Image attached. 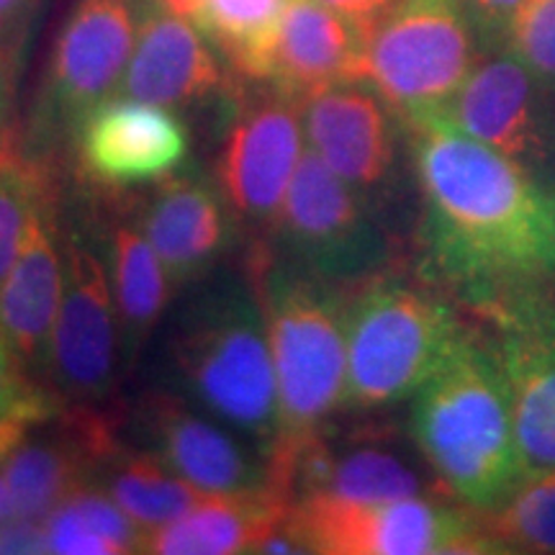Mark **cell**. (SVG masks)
<instances>
[{
  "label": "cell",
  "instance_id": "obj_3",
  "mask_svg": "<svg viewBox=\"0 0 555 555\" xmlns=\"http://www.w3.org/2000/svg\"><path fill=\"white\" fill-rule=\"evenodd\" d=\"M412 435L437 478L478 509L502 506L527 478L504 365L466 337L414 393Z\"/></svg>",
  "mask_w": 555,
  "mask_h": 555
},
{
  "label": "cell",
  "instance_id": "obj_35",
  "mask_svg": "<svg viewBox=\"0 0 555 555\" xmlns=\"http://www.w3.org/2000/svg\"><path fill=\"white\" fill-rule=\"evenodd\" d=\"M11 517H16V515H13V502L9 494V486H5L3 470H0V522H5V519H11Z\"/></svg>",
  "mask_w": 555,
  "mask_h": 555
},
{
  "label": "cell",
  "instance_id": "obj_27",
  "mask_svg": "<svg viewBox=\"0 0 555 555\" xmlns=\"http://www.w3.org/2000/svg\"><path fill=\"white\" fill-rule=\"evenodd\" d=\"M515 54L543 86H555V0H530L504 34Z\"/></svg>",
  "mask_w": 555,
  "mask_h": 555
},
{
  "label": "cell",
  "instance_id": "obj_34",
  "mask_svg": "<svg viewBox=\"0 0 555 555\" xmlns=\"http://www.w3.org/2000/svg\"><path fill=\"white\" fill-rule=\"evenodd\" d=\"M165 11L176 13V16L191 21V24L201 26L206 13V0H157Z\"/></svg>",
  "mask_w": 555,
  "mask_h": 555
},
{
  "label": "cell",
  "instance_id": "obj_2",
  "mask_svg": "<svg viewBox=\"0 0 555 555\" xmlns=\"http://www.w3.org/2000/svg\"><path fill=\"white\" fill-rule=\"evenodd\" d=\"M168 365L178 393L270 455L278 440V384L255 281L221 278L180 314Z\"/></svg>",
  "mask_w": 555,
  "mask_h": 555
},
{
  "label": "cell",
  "instance_id": "obj_21",
  "mask_svg": "<svg viewBox=\"0 0 555 555\" xmlns=\"http://www.w3.org/2000/svg\"><path fill=\"white\" fill-rule=\"evenodd\" d=\"M108 275L119 311L124 358L131 363L163 319L176 288L157 249L137 224L111 229Z\"/></svg>",
  "mask_w": 555,
  "mask_h": 555
},
{
  "label": "cell",
  "instance_id": "obj_29",
  "mask_svg": "<svg viewBox=\"0 0 555 555\" xmlns=\"http://www.w3.org/2000/svg\"><path fill=\"white\" fill-rule=\"evenodd\" d=\"M527 3L530 0H463L474 29L494 39H504L509 24Z\"/></svg>",
  "mask_w": 555,
  "mask_h": 555
},
{
  "label": "cell",
  "instance_id": "obj_26",
  "mask_svg": "<svg viewBox=\"0 0 555 555\" xmlns=\"http://www.w3.org/2000/svg\"><path fill=\"white\" fill-rule=\"evenodd\" d=\"M496 532L532 553H555V470L527 476L499 506Z\"/></svg>",
  "mask_w": 555,
  "mask_h": 555
},
{
  "label": "cell",
  "instance_id": "obj_18",
  "mask_svg": "<svg viewBox=\"0 0 555 555\" xmlns=\"http://www.w3.org/2000/svg\"><path fill=\"white\" fill-rule=\"evenodd\" d=\"M427 119L446 121L519 159L540 144L538 80L515 54H496L476 62L453 99Z\"/></svg>",
  "mask_w": 555,
  "mask_h": 555
},
{
  "label": "cell",
  "instance_id": "obj_31",
  "mask_svg": "<svg viewBox=\"0 0 555 555\" xmlns=\"http://www.w3.org/2000/svg\"><path fill=\"white\" fill-rule=\"evenodd\" d=\"M31 386L34 384L26 378V371L18 365V360L13 358L9 345L0 337V420L29 393Z\"/></svg>",
  "mask_w": 555,
  "mask_h": 555
},
{
  "label": "cell",
  "instance_id": "obj_30",
  "mask_svg": "<svg viewBox=\"0 0 555 555\" xmlns=\"http://www.w3.org/2000/svg\"><path fill=\"white\" fill-rule=\"evenodd\" d=\"M0 553H50L44 525L24 517L0 522Z\"/></svg>",
  "mask_w": 555,
  "mask_h": 555
},
{
  "label": "cell",
  "instance_id": "obj_1",
  "mask_svg": "<svg viewBox=\"0 0 555 555\" xmlns=\"http://www.w3.org/2000/svg\"><path fill=\"white\" fill-rule=\"evenodd\" d=\"M433 262L466 286L555 275V196L504 155L440 119L414 121Z\"/></svg>",
  "mask_w": 555,
  "mask_h": 555
},
{
  "label": "cell",
  "instance_id": "obj_23",
  "mask_svg": "<svg viewBox=\"0 0 555 555\" xmlns=\"http://www.w3.org/2000/svg\"><path fill=\"white\" fill-rule=\"evenodd\" d=\"M504 376L525 474L555 470V345L519 347Z\"/></svg>",
  "mask_w": 555,
  "mask_h": 555
},
{
  "label": "cell",
  "instance_id": "obj_32",
  "mask_svg": "<svg viewBox=\"0 0 555 555\" xmlns=\"http://www.w3.org/2000/svg\"><path fill=\"white\" fill-rule=\"evenodd\" d=\"M319 3L330 5L332 11L343 13V16L356 21L358 26H363L367 31L388 9H391L393 0H319Z\"/></svg>",
  "mask_w": 555,
  "mask_h": 555
},
{
  "label": "cell",
  "instance_id": "obj_6",
  "mask_svg": "<svg viewBox=\"0 0 555 555\" xmlns=\"http://www.w3.org/2000/svg\"><path fill=\"white\" fill-rule=\"evenodd\" d=\"M474 65V24L463 0H393L367 29L360 80L420 121L453 99Z\"/></svg>",
  "mask_w": 555,
  "mask_h": 555
},
{
  "label": "cell",
  "instance_id": "obj_16",
  "mask_svg": "<svg viewBox=\"0 0 555 555\" xmlns=\"http://www.w3.org/2000/svg\"><path fill=\"white\" fill-rule=\"evenodd\" d=\"M224 88L221 65L196 24L142 0L134 52L114 99H131L163 108H189Z\"/></svg>",
  "mask_w": 555,
  "mask_h": 555
},
{
  "label": "cell",
  "instance_id": "obj_8",
  "mask_svg": "<svg viewBox=\"0 0 555 555\" xmlns=\"http://www.w3.org/2000/svg\"><path fill=\"white\" fill-rule=\"evenodd\" d=\"M307 152L301 99L270 82L234 111L219 150L217 185L237 224L273 234Z\"/></svg>",
  "mask_w": 555,
  "mask_h": 555
},
{
  "label": "cell",
  "instance_id": "obj_10",
  "mask_svg": "<svg viewBox=\"0 0 555 555\" xmlns=\"http://www.w3.org/2000/svg\"><path fill=\"white\" fill-rule=\"evenodd\" d=\"M304 553L327 555H433L470 551L474 527L457 509L422 494L386 504L294 502L286 519Z\"/></svg>",
  "mask_w": 555,
  "mask_h": 555
},
{
  "label": "cell",
  "instance_id": "obj_22",
  "mask_svg": "<svg viewBox=\"0 0 555 555\" xmlns=\"http://www.w3.org/2000/svg\"><path fill=\"white\" fill-rule=\"evenodd\" d=\"M93 478L144 532L176 522L204 499V491L172 474L150 450L116 448Z\"/></svg>",
  "mask_w": 555,
  "mask_h": 555
},
{
  "label": "cell",
  "instance_id": "obj_25",
  "mask_svg": "<svg viewBox=\"0 0 555 555\" xmlns=\"http://www.w3.org/2000/svg\"><path fill=\"white\" fill-rule=\"evenodd\" d=\"M52 191L47 165L24 152H0V283L9 275L39 201Z\"/></svg>",
  "mask_w": 555,
  "mask_h": 555
},
{
  "label": "cell",
  "instance_id": "obj_20",
  "mask_svg": "<svg viewBox=\"0 0 555 555\" xmlns=\"http://www.w3.org/2000/svg\"><path fill=\"white\" fill-rule=\"evenodd\" d=\"M291 504L275 491L255 494H204L176 522L144 535L142 553L232 555L260 547L288 519Z\"/></svg>",
  "mask_w": 555,
  "mask_h": 555
},
{
  "label": "cell",
  "instance_id": "obj_4",
  "mask_svg": "<svg viewBox=\"0 0 555 555\" xmlns=\"http://www.w3.org/2000/svg\"><path fill=\"white\" fill-rule=\"evenodd\" d=\"M253 281L266 311L278 384V440L268 463L314 440L347 399V311L324 281L260 249Z\"/></svg>",
  "mask_w": 555,
  "mask_h": 555
},
{
  "label": "cell",
  "instance_id": "obj_11",
  "mask_svg": "<svg viewBox=\"0 0 555 555\" xmlns=\"http://www.w3.org/2000/svg\"><path fill=\"white\" fill-rule=\"evenodd\" d=\"M116 319L106 260L73 229L65 237V291L44 365L60 397L93 404L111 391L121 345Z\"/></svg>",
  "mask_w": 555,
  "mask_h": 555
},
{
  "label": "cell",
  "instance_id": "obj_28",
  "mask_svg": "<svg viewBox=\"0 0 555 555\" xmlns=\"http://www.w3.org/2000/svg\"><path fill=\"white\" fill-rule=\"evenodd\" d=\"M39 0H0V60L11 69Z\"/></svg>",
  "mask_w": 555,
  "mask_h": 555
},
{
  "label": "cell",
  "instance_id": "obj_9",
  "mask_svg": "<svg viewBox=\"0 0 555 555\" xmlns=\"http://www.w3.org/2000/svg\"><path fill=\"white\" fill-rule=\"evenodd\" d=\"M278 255L319 281H345L376 268L384 242L358 193L307 147L278 214Z\"/></svg>",
  "mask_w": 555,
  "mask_h": 555
},
{
  "label": "cell",
  "instance_id": "obj_13",
  "mask_svg": "<svg viewBox=\"0 0 555 555\" xmlns=\"http://www.w3.org/2000/svg\"><path fill=\"white\" fill-rule=\"evenodd\" d=\"M388 103L371 82L339 80L301 99L307 147L356 193L384 185L397 159Z\"/></svg>",
  "mask_w": 555,
  "mask_h": 555
},
{
  "label": "cell",
  "instance_id": "obj_15",
  "mask_svg": "<svg viewBox=\"0 0 555 555\" xmlns=\"http://www.w3.org/2000/svg\"><path fill=\"white\" fill-rule=\"evenodd\" d=\"M65 291V237H60L54 193L39 201L18 258L0 283V337L26 373L47 365Z\"/></svg>",
  "mask_w": 555,
  "mask_h": 555
},
{
  "label": "cell",
  "instance_id": "obj_24",
  "mask_svg": "<svg viewBox=\"0 0 555 555\" xmlns=\"http://www.w3.org/2000/svg\"><path fill=\"white\" fill-rule=\"evenodd\" d=\"M288 0H206L198 31L219 47L242 78H270L273 52Z\"/></svg>",
  "mask_w": 555,
  "mask_h": 555
},
{
  "label": "cell",
  "instance_id": "obj_12",
  "mask_svg": "<svg viewBox=\"0 0 555 555\" xmlns=\"http://www.w3.org/2000/svg\"><path fill=\"white\" fill-rule=\"evenodd\" d=\"M147 450L204 494L273 491L268 455L183 397L150 399L139 412Z\"/></svg>",
  "mask_w": 555,
  "mask_h": 555
},
{
  "label": "cell",
  "instance_id": "obj_5",
  "mask_svg": "<svg viewBox=\"0 0 555 555\" xmlns=\"http://www.w3.org/2000/svg\"><path fill=\"white\" fill-rule=\"evenodd\" d=\"M463 339L446 304L386 283L347 309V399L350 409H380L414 397Z\"/></svg>",
  "mask_w": 555,
  "mask_h": 555
},
{
  "label": "cell",
  "instance_id": "obj_17",
  "mask_svg": "<svg viewBox=\"0 0 555 555\" xmlns=\"http://www.w3.org/2000/svg\"><path fill=\"white\" fill-rule=\"evenodd\" d=\"M139 227L157 249L172 288H185L211 273L232 245L237 219L217 180L172 172L159 180Z\"/></svg>",
  "mask_w": 555,
  "mask_h": 555
},
{
  "label": "cell",
  "instance_id": "obj_14",
  "mask_svg": "<svg viewBox=\"0 0 555 555\" xmlns=\"http://www.w3.org/2000/svg\"><path fill=\"white\" fill-rule=\"evenodd\" d=\"M75 144L95 183L127 189L172 176L189 155V129L170 108L111 99L88 116Z\"/></svg>",
  "mask_w": 555,
  "mask_h": 555
},
{
  "label": "cell",
  "instance_id": "obj_33",
  "mask_svg": "<svg viewBox=\"0 0 555 555\" xmlns=\"http://www.w3.org/2000/svg\"><path fill=\"white\" fill-rule=\"evenodd\" d=\"M11 147V69L0 60V152Z\"/></svg>",
  "mask_w": 555,
  "mask_h": 555
},
{
  "label": "cell",
  "instance_id": "obj_7",
  "mask_svg": "<svg viewBox=\"0 0 555 555\" xmlns=\"http://www.w3.org/2000/svg\"><path fill=\"white\" fill-rule=\"evenodd\" d=\"M142 0H78L54 41L31 142L39 155L73 142L90 114L111 101L134 52Z\"/></svg>",
  "mask_w": 555,
  "mask_h": 555
},
{
  "label": "cell",
  "instance_id": "obj_19",
  "mask_svg": "<svg viewBox=\"0 0 555 555\" xmlns=\"http://www.w3.org/2000/svg\"><path fill=\"white\" fill-rule=\"evenodd\" d=\"M367 31L319 0H288L268 82L307 99L339 80H360Z\"/></svg>",
  "mask_w": 555,
  "mask_h": 555
}]
</instances>
